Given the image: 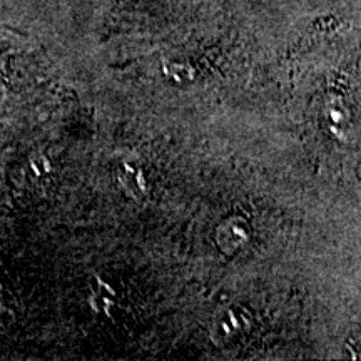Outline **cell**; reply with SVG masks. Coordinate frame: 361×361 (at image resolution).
Segmentation results:
<instances>
[{
    "label": "cell",
    "mask_w": 361,
    "mask_h": 361,
    "mask_svg": "<svg viewBox=\"0 0 361 361\" xmlns=\"http://www.w3.org/2000/svg\"><path fill=\"white\" fill-rule=\"evenodd\" d=\"M142 180V173H134L130 166H124L123 174H121V184H123L130 196H137V194L144 192Z\"/></svg>",
    "instance_id": "7a4b0ae2"
},
{
    "label": "cell",
    "mask_w": 361,
    "mask_h": 361,
    "mask_svg": "<svg viewBox=\"0 0 361 361\" xmlns=\"http://www.w3.org/2000/svg\"><path fill=\"white\" fill-rule=\"evenodd\" d=\"M218 241L224 250L238 251L250 241V233H247L246 226L241 223V219H229L219 228Z\"/></svg>",
    "instance_id": "6da1fadb"
},
{
    "label": "cell",
    "mask_w": 361,
    "mask_h": 361,
    "mask_svg": "<svg viewBox=\"0 0 361 361\" xmlns=\"http://www.w3.org/2000/svg\"><path fill=\"white\" fill-rule=\"evenodd\" d=\"M216 328H218L219 333H223L226 338L236 336L239 331L246 329L241 323H239V314L236 313V311H226L223 318H219Z\"/></svg>",
    "instance_id": "3957f363"
}]
</instances>
